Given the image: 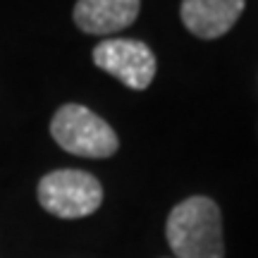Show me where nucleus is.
<instances>
[{
  "label": "nucleus",
  "instance_id": "7ed1b4c3",
  "mask_svg": "<svg viewBox=\"0 0 258 258\" xmlns=\"http://www.w3.org/2000/svg\"><path fill=\"white\" fill-rule=\"evenodd\" d=\"M38 203L55 218L77 220L101 208L103 186L84 170H55L38 182Z\"/></svg>",
  "mask_w": 258,
  "mask_h": 258
},
{
  "label": "nucleus",
  "instance_id": "f257e3e1",
  "mask_svg": "<svg viewBox=\"0 0 258 258\" xmlns=\"http://www.w3.org/2000/svg\"><path fill=\"white\" fill-rule=\"evenodd\" d=\"M165 234L177 258H225L222 218L208 196H191L167 215Z\"/></svg>",
  "mask_w": 258,
  "mask_h": 258
},
{
  "label": "nucleus",
  "instance_id": "f03ea898",
  "mask_svg": "<svg viewBox=\"0 0 258 258\" xmlns=\"http://www.w3.org/2000/svg\"><path fill=\"white\" fill-rule=\"evenodd\" d=\"M50 134L60 148L82 158H110L120 146L110 124L77 103H67L53 115Z\"/></svg>",
  "mask_w": 258,
  "mask_h": 258
},
{
  "label": "nucleus",
  "instance_id": "39448f33",
  "mask_svg": "<svg viewBox=\"0 0 258 258\" xmlns=\"http://www.w3.org/2000/svg\"><path fill=\"white\" fill-rule=\"evenodd\" d=\"M246 0H182L179 17L194 36L213 41L230 31L244 12Z\"/></svg>",
  "mask_w": 258,
  "mask_h": 258
},
{
  "label": "nucleus",
  "instance_id": "423d86ee",
  "mask_svg": "<svg viewBox=\"0 0 258 258\" xmlns=\"http://www.w3.org/2000/svg\"><path fill=\"white\" fill-rule=\"evenodd\" d=\"M139 10L141 0H77L72 19L84 34L110 36L134 24Z\"/></svg>",
  "mask_w": 258,
  "mask_h": 258
},
{
  "label": "nucleus",
  "instance_id": "20e7f679",
  "mask_svg": "<svg viewBox=\"0 0 258 258\" xmlns=\"http://www.w3.org/2000/svg\"><path fill=\"white\" fill-rule=\"evenodd\" d=\"M93 62L134 91H144L156 77V55L144 41L105 38L93 48Z\"/></svg>",
  "mask_w": 258,
  "mask_h": 258
}]
</instances>
